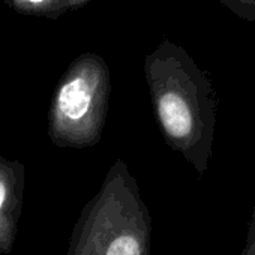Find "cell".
Returning a JSON list of instances; mask_svg holds the SVG:
<instances>
[{
	"label": "cell",
	"mask_w": 255,
	"mask_h": 255,
	"mask_svg": "<svg viewBox=\"0 0 255 255\" xmlns=\"http://www.w3.org/2000/svg\"><path fill=\"white\" fill-rule=\"evenodd\" d=\"M153 114L164 141L201 179L212 158L216 92L207 74L174 42L164 41L144 62Z\"/></svg>",
	"instance_id": "1"
},
{
	"label": "cell",
	"mask_w": 255,
	"mask_h": 255,
	"mask_svg": "<svg viewBox=\"0 0 255 255\" xmlns=\"http://www.w3.org/2000/svg\"><path fill=\"white\" fill-rule=\"evenodd\" d=\"M87 0H68V8H78L84 5Z\"/></svg>",
	"instance_id": "8"
},
{
	"label": "cell",
	"mask_w": 255,
	"mask_h": 255,
	"mask_svg": "<svg viewBox=\"0 0 255 255\" xmlns=\"http://www.w3.org/2000/svg\"><path fill=\"white\" fill-rule=\"evenodd\" d=\"M218 2L240 20L255 23V0H218Z\"/></svg>",
	"instance_id": "6"
},
{
	"label": "cell",
	"mask_w": 255,
	"mask_h": 255,
	"mask_svg": "<svg viewBox=\"0 0 255 255\" xmlns=\"http://www.w3.org/2000/svg\"><path fill=\"white\" fill-rule=\"evenodd\" d=\"M111 96L110 69L105 60L86 53L62 75L50 108L48 138L60 149H89L101 141Z\"/></svg>",
	"instance_id": "3"
},
{
	"label": "cell",
	"mask_w": 255,
	"mask_h": 255,
	"mask_svg": "<svg viewBox=\"0 0 255 255\" xmlns=\"http://www.w3.org/2000/svg\"><path fill=\"white\" fill-rule=\"evenodd\" d=\"M68 255H152V216L129 167L117 158L83 206Z\"/></svg>",
	"instance_id": "2"
},
{
	"label": "cell",
	"mask_w": 255,
	"mask_h": 255,
	"mask_svg": "<svg viewBox=\"0 0 255 255\" xmlns=\"http://www.w3.org/2000/svg\"><path fill=\"white\" fill-rule=\"evenodd\" d=\"M11 5L23 12L51 17L53 12H60L68 8V0H11Z\"/></svg>",
	"instance_id": "5"
},
{
	"label": "cell",
	"mask_w": 255,
	"mask_h": 255,
	"mask_svg": "<svg viewBox=\"0 0 255 255\" xmlns=\"http://www.w3.org/2000/svg\"><path fill=\"white\" fill-rule=\"evenodd\" d=\"M240 255H255V201L252 207V215L248 224V236H246V243Z\"/></svg>",
	"instance_id": "7"
},
{
	"label": "cell",
	"mask_w": 255,
	"mask_h": 255,
	"mask_svg": "<svg viewBox=\"0 0 255 255\" xmlns=\"http://www.w3.org/2000/svg\"><path fill=\"white\" fill-rule=\"evenodd\" d=\"M26 189V167L21 161L0 156V254L11 255Z\"/></svg>",
	"instance_id": "4"
}]
</instances>
